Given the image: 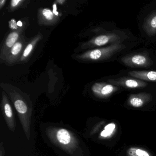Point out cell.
I'll list each match as a JSON object with an SVG mask.
<instances>
[{
    "instance_id": "cell-2",
    "label": "cell",
    "mask_w": 156,
    "mask_h": 156,
    "mask_svg": "<svg viewBox=\"0 0 156 156\" xmlns=\"http://www.w3.org/2000/svg\"><path fill=\"white\" fill-rule=\"evenodd\" d=\"M18 116L22 125L27 139L30 140V137L31 120L32 108L30 107L26 101L18 94L11 95Z\"/></svg>"
},
{
    "instance_id": "cell-11",
    "label": "cell",
    "mask_w": 156,
    "mask_h": 156,
    "mask_svg": "<svg viewBox=\"0 0 156 156\" xmlns=\"http://www.w3.org/2000/svg\"><path fill=\"white\" fill-rule=\"evenodd\" d=\"M38 18L39 23L45 25H53L59 20L58 16L48 8L41 9L39 11Z\"/></svg>"
},
{
    "instance_id": "cell-14",
    "label": "cell",
    "mask_w": 156,
    "mask_h": 156,
    "mask_svg": "<svg viewBox=\"0 0 156 156\" xmlns=\"http://www.w3.org/2000/svg\"><path fill=\"white\" fill-rule=\"evenodd\" d=\"M41 38L42 36L39 34L35 38H34L29 44L26 45L23 53L22 56L20 60L21 62H25L28 60L35 45Z\"/></svg>"
},
{
    "instance_id": "cell-18",
    "label": "cell",
    "mask_w": 156,
    "mask_h": 156,
    "mask_svg": "<svg viewBox=\"0 0 156 156\" xmlns=\"http://www.w3.org/2000/svg\"><path fill=\"white\" fill-rule=\"evenodd\" d=\"M135 154L136 155V156H150L147 151L143 150L137 149L135 151Z\"/></svg>"
},
{
    "instance_id": "cell-19",
    "label": "cell",
    "mask_w": 156,
    "mask_h": 156,
    "mask_svg": "<svg viewBox=\"0 0 156 156\" xmlns=\"http://www.w3.org/2000/svg\"><path fill=\"white\" fill-rule=\"evenodd\" d=\"M9 26L12 30H16L19 29L18 23L16 22V20L14 19H12L9 22Z\"/></svg>"
},
{
    "instance_id": "cell-12",
    "label": "cell",
    "mask_w": 156,
    "mask_h": 156,
    "mask_svg": "<svg viewBox=\"0 0 156 156\" xmlns=\"http://www.w3.org/2000/svg\"><path fill=\"white\" fill-rule=\"evenodd\" d=\"M143 28L148 36H153L156 34V11L151 12L147 16Z\"/></svg>"
},
{
    "instance_id": "cell-13",
    "label": "cell",
    "mask_w": 156,
    "mask_h": 156,
    "mask_svg": "<svg viewBox=\"0 0 156 156\" xmlns=\"http://www.w3.org/2000/svg\"><path fill=\"white\" fill-rule=\"evenodd\" d=\"M128 74L142 81L156 82V71H131Z\"/></svg>"
},
{
    "instance_id": "cell-17",
    "label": "cell",
    "mask_w": 156,
    "mask_h": 156,
    "mask_svg": "<svg viewBox=\"0 0 156 156\" xmlns=\"http://www.w3.org/2000/svg\"><path fill=\"white\" fill-rule=\"evenodd\" d=\"M24 1L23 0H12L10 2V8L11 10H14L17 8H19L23 2Z\"/></svg>"
},
{
    "instance_id": "cell-7",
    "label": "cell",
    "mask_w": 156,
    "mask_h": 156,
    "mask_svg": "<svg viewBox=\"0 0 156 156\" xmlns=\"http://www.w3.org/2000/svg\"><path fill=\"white\" fill-rule=\"evenodd\" d=\"M1 107L3 117L6 120L7 126L11 130L14 131L16 126L15 115L12 108L4 92L2 93Z\"/></svg>"
},
{
    "instance_id": "cell-8",
    "label": "cell",
    "mask_w": 156,
    "mask_h": 156,
    "mask_svg": "<svg viewBox=\"0 0 156 156\" xmlns=\"http://www.w3.org/2000/svg\"><path fill=\"white\" fill-rule=\"evenodd\" d=\"M108 82L115 86L123 87L129 88H141L147 85V83L145 81L131 77H123L109 79Z\"/></svg>"
},
{
    "instance_id": "cell-10",
    "label": "cell",
    "mask_w": 156,
    "mask_h": 156,
    "mask_svg": "<svg viewBox=\"0 0 156 156\" xmlns=\"http://www.w3.org/2000/svg\"><path fill=\"white\" fill-rule=\"evenodd\" d=\"M118 90V87L105 83H96L92 87L94 94L101 97L108 96Z\"/></svg>"
},
{
    "instance_id": "cell-3",
    "label": "cell",
    "mask_w": 156,
    "mask_h": 156,
    "mask_svg": "<svg viewBox=\"0 0 156 156\" xmlns=\"http://www.w3.org/2000/svg\"><path fill=\"white\" fill-rule=\"evenodd\" d=\"M127 36L122 32L113 31L98 35L83 44V48H93L100 47L106 44L122 43Z\"/></svg>"
},
{
    "instance_id": "cell-5",
    "label": "cell",
    "mask_w": 156,
    "mask_h": 156,
    "mask_svg": "<svg viewBox=\"0 0 156 156\" xmlns=\"http://www.w3.org/2000/svg\"><path fill=\"white\" fill-rule=\"evenodd\" d=\"M123 64L131 67H149L153 64L151 58L145 54H131L121 59Z\"/></svg>"
},
{
    "instance_id": "cell-16",
    "label": "cell",
    "mask_w": 156,
    "mask_h": 156,
    "mask_svg": "<svg viewBox=\"0 0 156 156\" xmlns=\"http://www.w3.org/2000/svg\"><path fill=\"white\" fill-rule=\"evenodd\" d=\"M115 128V125L114 123L108 124L105 127V129L101 132V136L103 137L108 136L112 134Z\"/></svg>"
},
{
    "instance_id": "cell-9",
    "label": "cell",
    "mask_w": 156,
    "mask_h": 156,
    "mask_svg": "<svg viewBox=\"0 0 156 156\" xmlns=\"http://www.w3.org/2000/svg\"><path fill=\"white\" fill-rule=\"evenodd\" d=\"M23 30V28L12 32L7 36L1 52V59L4 61L9 51L18 41L21 36V34Z\"/></svg>"
},
{
    "instance_id": "cell-22",
    "label": "cell",
    "mask_w": 156,
    "mask_h": 156,
    "mask_svg": "<svg viewBox=\"0 0 156 156\" xmlns=\"http://www.w3.org/2000/svg\"><path fill=\"white\" fill-rule=\"evenodd\" d=\"M57 2H58V3H60V4H63V2H65V1H64V0H60V1H57Z\"/></svg>"
},
{
    "instance_id": "cell-6",
    "label": "cell",
    "mask_w": 156,
    "mask_h": 156,
    "mask_svg": "<svg viewBox=\"0 0 156 156\" xmlns=\"http://www.w3.org/2000/svg\"><path fill=\"white\" fill-rule=\"evenodd\" d=\"M26 44L23 36H21L18 41L9 51L4 61L9 64H12L20 60Z\"/></svg>"
},
{
    "instance_id": "cell-23",
    "label": "cell",
    "mask_w": 156,
    "mask_h": 156,
    "mask_svg": "<svg viewBox=\"0 0 156 156\" xmlns=\"http://www.w3.org/2000/svg\"><path fill=\"white\" fill-rule=\"evenodd\" d=\"M18 26H22L23 24L21 22H20L18 23Z\"/></svg>"
},
{
    "instance_id": "cell-4",
    "label": "cell",
    "mask_w": 156,
    "mask_h": 156,
    "mask_svg": "<svg viewBox=\"0 0 156 156\" xmlns=\"http://www.w3.org/2000/svg\"><path fill=\"white\" fill-rule=\"evenodd\" d=\"M50 137L52 141L55 144L70 151L77 147V141L73 136V134L65 129L60 128L55 130V133L51 132Z\"/></svg>"
},
{
    "instance_id": "cell-20",
    "label": "cell",
    "mask_w": 156,
    "mask_h": 156,
    "mask_svg": "<svg viewBox=\"0 0 156 156\" xmlns=\"http://www.w3.org/2000/svg\"><path fill=\"white\" fill-rule=\"evenodd\" d=\"M53 12L54 14H55L56 16H58L59 13L57 12V8H56V4H54L53 5Z\"/></svg>"
},
{
    "instance_id": "cell-21",
    "label": "cell",
    "mask_w": 156,
    "mask_h": 156,
    "mask_svg": "<svg viewBox=\"0 0 156 156\" xmlns=\"http://www.w3.org/2000/svg\"><path fill=\"white\" fill-rule=\"evenodd\" d=\"M6 2L5 0H2V1H0V7H1V9H2V7L4 6Z\"/></svg>"
},
{
    "instance_id": "cell-15",
    "label": "cell",
    "mask_w": 156,
    "mask_h": 156,
    "mask_svg": "<svg viewBox=\"0 0 156 156\" xmlns=\"http://www.w3.org/2000/svg\"><path fill=\"white\" fill-rule=\"evenodd\" d=\"M149 98L148 94H140L136 95H132L130 97L129 103L134 107H140L144 105L146 99Z\"/></svg>"
},
{
    "instance_id": "cell-1",
    "label": "cell",
    "mask_w": 156,
    "mask_h": 156,
    "mask_svg": "<svg viewBox=\"0 0 156 156\" xmlns=\"http://www.w3.org/2000/svg\"><path fill=\"white\" fill-rule=\"evenodd\" d=\"M123 44H112L104 48H97L87 51L76 56L79 60L87 62H99L109 59L113 55L126 48Z\"/></svg>"
}]
</instances>
